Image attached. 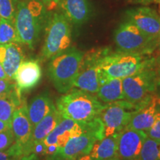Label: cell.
<instances>
[{
	"instance_id": "cell-1",
	"label": "cell",
	"mask_w": 160,
	"mask_h": 160,
	"mask_svg": "<svg viewBox=\"0 0 160 160\" xmlns=\"http://www.w3.org/2000/svg\"><path fill=\"white\" fill-rule=\"evenodd\" d=\"M46 8L39 0H25L18 4L14 25L19 43L33 49L44 25L48 23Z\"/></svg>"
},
{
	"instance_id": "cell-2",
	"label": "cell",
	"mask_w": 160,
	"mask_h": 160,
	"mask_svg": "<svg viewBox=\"0 0 160 160\" xmlns=\"http://www.w3.org/2000/svg\"><path fill=\"white\" fill-rule=\"evenodd\" d=\"M105 105L97 97L82 90H71L57 100L56 108L62 118L89 122L99 117Z\"/></svg>"
},
{
	"instance_id": "cell-3",
	"label": "cell",
	"mask_w": 160,
	"mask_h": 160,
	"mask_svg": "<svg viewBox=\"0 0 160 160\" xmlns=\"http://www.w3.org/2000/svg\"><path fill=\"white\" fill-rule=\"evenodd\" d=\"M84 56L83 52L77 48L70 47L50 59L48 74L58 92L66 93L73 88Z\"/></svg>"
},
{
	"instance_id": "cell-4",
	"label": "cell",
	"mask_w": 160,
	"mask_h": 160,
	"mask_svg": "<svg viewBox=\"0 0 160 160\" xmlns=\"http://www.w3.org/2000/svg\"><path fill=\"white\" fill-rule=\"evenodd\" d=\"M145 55L123 51L111 53L108 51L99 58L98 64L108 79L113 78L123 79L151 67L154 59Z\"/></svg>"
},
{
	"instance_id": "cell-5",
	"label": "cell",
	"mask_w": 160,
	"mask_h": 160,
	"mask_svg": "<svg viewBox=\"0 0 160 160\" xmlns=\"http://www.w3.org/2000/svg\"><path fill=\"white\" fill-rule=\"evenodd\" d=\"M99 125V117L89 122H77L66 118H62L55 128L42 142V153L45 156V158L50 157L58 149L63 147L71 138L95 128Z\"/></svg>"
},
{
	"instance_id": "cell-6",
	"label": "cell",
	"mask_w": 160,
	"mask_h": 160,
	"mask_svg": "<svg viewBox=\"0 0 160 160\" xmlns=\"http://www.w3.org/2000/svg\"><path fill=\"white\" fill-rule=\"evenodd\" d=\"M45 30L42 56L50 60L71 47V29L63 13H55L48 21Z\"/></svg>"
},
{
	"instance_id": "cell-7",
	"label": "cell",
	"mask_w": 160,
	"mask_h": 160,
	"mask_svg": "<svg viewBox=\"0 0 160 160\" xmlns=\"http://www.w3.org/2000/svg\"><path fill=\"white\" fill-rule=\"evenodd\" d=\"M116 45L120 51L148 54L154 50L158 39L145 35L131 22L121 23L113 36Z\"/></svg>"
},
{
	"instance_id": "cell-8",
	"label": "cell",
	"mask_w": 160,
	"mask_h": 160,
	"mask_svg": "<svg viewBox=\"0 0 160 160\" xmlns=\"http://www.w3.org/2000/svg\"><path fill=\"white\" fill-rule=\"evenodd\" d=\"M157 73L152 70L151 67L124 78V99L134 105L138 108L151 97V93L157 88Z\"/></svg>"
},
{
	"instance_id": "cell-9",
	"label": "cell",
	"mask_w": 160,
	"mask_h": 160,
	"mask_svg": "<svg viewBox=\"0 0 160 160\" xmlns=\"http://www.w3.org/2000/svg\"><path fill=\"white\" fill-rule=\"evenodd\" d=\"M136 109L137 108L134 105L125 99L105 105L99 115L103 138L123 131L128 125Z\"/></svg>"
},
{
	"instance_id": "cell-10",
	"label": "cell",
	"mask_w": 160,
	"mask_h": 160,
	"mask_svg": "<svg viewBox=\"0 0 160 160\" xmlns=\"http://www.w3.org/2000/svg\"><path fill=\"white\" fill-rule=\"evenodd\" d=\"M103 139L101 122L98 127L71 138L63 147L45 160H77L82 156L89 154L97 140Z\"/></svg>"
},
{
	"instance_id": "cell-11",
	"label": "cell",
	"mask_w": 160,
	"mask_h": 160,
	"mask_svg": "<svg viewBox=\"0 0 160 160\" xmlns=\"http://www.w3.org/2000/svg\"><path fill=\"white\" fill-rule=\"evenodd\" d=\"M107 51L108 50L105 49L88 56L85 60L83 58L79 72L73 83V88L90 93H97L100 86L108 80L98 64L99 58Z\"/></svg>"
},
{
	"instance_id": "cell-12",
	"label": "cell",
	"mask_w": 160,
	"mask_h": 160,
	"mask_svg": "<svg viewBox=\"0 0 160 160\" xmlns=\"http://www.w3.org/2000/svg\"><path fill=\"white\" fill-rule=\"evenodd\" d=\"M126 19L137 26L148 37L160 38V17L154 10L148 7H139L125 12Z\"/></svg>"
},
{
	"instance_id": "cell-13",
	"label": "cell",
	"mask_w": 160,
	"mask_h": 160,
	"mask_svg": "<svg viewBox=\"0 0 160 160\" xmlns=\"http://www.w3.org/2000/svg\"><path fill=\"white\" fill-rule=\"evenodd\" d=\"M11 128L14 137V144L19 150L21 155L24 156V151L31 139L33 131V126L29 119L28 104L25 99L13 112Z\"/></svg>"
},
{
	"instance_id": "cell-14",
	"label": "cell",
	"mask_w": 160,
	"mask_h": 160,
	"mask_svg": "<svg viewBox=\"0 0 160 160\" xmlns=\"http://www.w3.org/2000/svg\"><path fill=\"white\" fill-rule=\"evenodd\" d=\"M147 137L145 131L125 128L118 137V160H139Z\"/></svg>"
},
{
	"instance_id": "cell-15",
	"label": "cell",
	"mask_w": 160,
	"mask_h": 160,
	"mask_svg": "<svg viewBox=\"0 0 160 160\" xmlns=\"http://www.w3.org/2000/svg\"><path fill=\"white\" fill-rule=\"evenodd\" d=\"M62 118V115L55 106L48 114L33 127L31 139L24 151V156L31 153L37 154L38 152L42 153V142L55 128Z\"/></svg>"
},
{
	"instance_id": "cell-16",
	"label": "cell",
	"mask_w": 160,
	"mask_h": 160,
	"mask_svg": "<svg viewBox=\"0 0 160 160\" xmlns=\"http://www.w3.org/2000/svg\"><path fill=\"white\" fill-rule=\"evenodd\" d=\"M42 68L37 60L23 61L16 72L13 81L20 93L36 87L42 79Z\"/></svg>"
},
{
	"instance_id": "cell-17",
	"label": "cell",
	"mask_w": 160,
	"mask_h": 160,
	"mask_svg": "<svg viewBox=\"0 0 160 160\" xmlns=\"http://www.w3.org/2000/svg\"><path fill=\"white\" fill-rule=\"evenodd\" d=\"M159 105H160V98L151 96L135 110L126 128L147 131L153 122Z\"/></svg>"
},
{
	"instance_id": "cell-18",
	"label": "cell",
	"mask_w": 160,
	"mask_h": 160,
	"mask_svg": "<svg viewBox=\"0 0 160 160\" xmlns=\"http://www.w3.org/2000/svg\"><path fill=\"white\" fill-rule=\"evenodd\" d=\"M24 61V53L19 43L0 45V63L8 79L13 81L16 72Z\"/></svg>"
},
{
	"instance_id": "cell-19",
	"label": "cell",
	"mask_w": 160,
	"mask_h": 160,
	"mask_svg": "<svg viewBox=\"0 0 160 160\" xmlns=\"http://www.w3.org/2000/svg\"><path fill=\"white\" fill-rule=\"evenodd\" d=\"M61 8L69 22L76 25L85 23L91 14L88 0H61Z\"/></svg>"
},
{
	"instance_id": "cell-20",
	"label": "cell",
	"mask_w": 160,
	"mask_h": 160,
	"mask_svg": "<svg viewBox=\"0 0 160 160\" xmlns=\"http://www.w3.org/2000/svg\"><path fill=\"white\" fill-rule=\"evenodd\" d=\"M55 107L51 96L47 91L33 98L28 105V111L31 125L33 127L45 118Z\"/></svg>"
},
{
	"instance_id": "cell-21",
	"label": "cell",
	"mask_w": 160,
	"mask_h": 160,
	"mask_svg": "<svg viewBox=\"0 0 160 160\" xmlns=\"http://www.w3.org/2000/svg\"><path fill=\"white\" fill-rule=\"evenodd\" d=\"M119 133L97 140L89 155L97 160H118Z\"/></svg>"
},
{
	"instance_id": "cell-22",
	"label": "cell",
	"mask_w": 160,
	"mask_h": 160,
	"mask_svg": "<svg viewBox=\"0 0 160 160\" xmlns=\"http://www.w3.org/2000/svg\"><path fill=\"white\" fill-rule=\"evenodd\" d=\"M22 95V94L18 91L15 86L14 88L8 93L0 97V120L8 125L10 127L11 126L13 112L25 99Z\"/></svg>"
},
{
	"instance_id": "cell-23",
	"label": "cell",
	"mask_w": 160,
	"mask_h": 160,
	"mask_svg": "<svg viewBox=\"0 0 160 160\" xmlns=\"http://www.w3.org/2000/svg\"><path fill=\"white\" fill-rule=\"evenodd\" d=\"M98 99L105 103H112L123 100L124 92L122 87V79H108L100 86L97 92Z\"/></svg>"
},
{
	"instance_id": "cell-24",
	"label": "cell",
	"mask_w": 160,
	"mask_h": 160,
	"mask_svg": "<svg viewBox=\"0 0 160 160\" xmlns=\"http://www.w3.org/2000/svg\"><path fill=\"white\" fill-rule=\"evenodd\" d=\"M139 160H160V139L146 137L140 151Z\"/></svg>"
},
{
	"instance_id": "cell-25",
	"label": "cell",
	"mask_w": 160,
	"mask_h": 160,
	"mask_svg": "<svg viewBox=\"0 0 160 160\" xmlns=\"http://www.w3.org/2000/svg\"><path fill=\"white\" fill-rule=\"evenodd\" d=\"M12 42L19 43L14 22L0 18V45H6Z\"/></svg>"
},
{
	"instance_id": "cell-26",
	"label": "cell",
	"mask_w": 160,
	"mask_h": 160,
	"mask_svg": "<svg viewBox=\"0 0 160 160\" xmlns=\"http://www.w3.org/2000/svg\"><path fill=\"white\" fill-rule=\"evenodd\" d=\"M15 8L12 0H0V18L14 22Z\"/></svg>"
},
{
	"instance_id": "cell-27",
	"label": "cell",
	"mask_w": 160,
	"mask_h": 160,
	"mask_svg": "<svg viewBox=\"0 0 160 160\" xmlns=\"http://www.w3.org/2000/svg\"><path fill=\"white\" fill-rule=\"evenodd\" d=\"M145 133L148 137L152 139H160V105L158 106L154 120L151 127Z\"/></svg>"
},
{
	"instance_id": "cell-28",
	"label": "cell",
	"mask_w": 160,
	"mask_h": 160,
	"mask_svg": "<svg viewBox=\"0 0 160 160\" xmlns=\"http://www.w3.org/2000/svg\"><path fill=\"white\" fill-rule=\"evenodd\" d=\"M14 143V137L11 128L0 132V151L9 148Z\"/></svg>"
},
{
	"instance_id": "cell-29",
	"label": "cell",
	"mask_w": 160,
	"mask_h": 160,
	"mask_svg": "<svg viewBox=\"0 0 160 160\" xmlns=\"http://www.w3.org/2000/svg\"><path fill=\"white\" fill-rule=\"evenodd\" d=\"M22 157L19 150L14 143L9 148L5 151H0V160H14Z\"/></svg>"
},
{
	"instance_id": "cell-30",
	"label": "cell",
	"mask_w": 160,
	"mask_h": 160,
	"mask_svg": "<svg viewBox=\"0 0 160 160\" xmlns=\"http://www.w3.org/2000/svg\"><path fill=\"white\" fill-rule=\"evenodd\" d=\"M15 86V82H13L11 80L0 79V97L8 93Z\"/></svg>"
},
{
	"instance_id": "cell-31",
	"label": "cell",
	"mask_w": 160,
	"mask_h": 160,
	"mask_svg": "<svg viewBox=\"0 0 160 160\" xmlns=\"http://www.w3.org/2000/svg\"><path fill=\"white\" fill-rule=\"evenodd\" d=\"M45 7H47L48 9H53L55 6L58 5L60 0H42Z\"/></svg>"
},
{
	"instance_id": "cell-32",
	"label": "cell",
	"mask_w": 160,
	"mask_h": 160,
	"mask_svg": "<svg viewBox=\"0 0 160 160\" xmlns=\"http://www.w3.org/2000/svg\"><path fill=\"white\" fill-rule=\"evenodd\" d=\"M14 160H39V158L36 153H31L29 155L22 156V157H18Z\"/></svg>"
},
{
	"instance_id": "cell-33",
	"label": "cell",
	"mask_w": 160,
	"mask_h": 160,
	"mask_svg": "<svg viewBox=\"0 0 160 160\" xmlns=\"http://www.w3.org/2000/svg\"><path fill=\"white\" fill-rule=\"evenodd\" d=\"M10 128L11 127H10L8 125H7V124L4 122L0 120V132L5 131V130L8 129V128Z\"/></svg>"
},
{
	"instance_id": "cell-34",
	"label": "cell",
	"mask_w": 160,
	"mask_h": 160,
	"mask_svg": "<svg viewBox=\"0 0 160 160\" xmlns=\"http://www.w3.org/2000/svg\"><path fill=\"white\" fill-rule=\"evenodd\" d=\"M0 79H8L7 76H6L5 71L2 68V66L1 63H0Z\"/></svg>"
},
{
	"instance_id": "cell-35",
	"label": "cell",
	"mask_w": 160,
	"mask_h": 160,
	"mask_svg": "<svg viewBox=\"0 0 160 160\" xmlns=\"http://www.w3.org/2000/svg\"><path fill=\"white\" fill-rule=\"evenodd\" d=\"M77 160H97V159H93V158L91 157L89 154H86V155L82 156V157H80L79 158H78Z\"/></svg>"
},
{
	"instance_id": "cell-36",
	"label": "cell",
	"mask_w": 160,
	"mask_h": 160,
	"mask_svg": "<svg viewBox=\"0 0 160 160\" xmlns=\"http://www.w3.org/2000/svg\"><path fill=\"white\" fill-rule=\"evenodd\" d=\"M131 1L141 4H148L153 1H157V0H131Z\"/></svg>"
},
{
	"instance_id": "cell-37",
	"label": "cell",
	"mask_w": 160,
	"mask_h": 160,
	"mask_svg": "<svg viewBox=\"0 0 160 160\" xmlns=\"http://www.w3.org/2000/svg\"><path fill=\"white\" fill-rule=\"evenodd\" d=\"M156 90H157L159 91V93L160 94V78L157 79V88H156Z\"/></svg>"
},
{
	"instance_id": "cell-38",
	"label": "cell",
	"mask_w": 160,
	"mask_h": 160,
	"mask_svg": "<svg viewBox=\"0 0 160 160\" xmlns=\"http://www.w3.org/2000/svg\"><path fill=\"white\" fill-rule=\"evenodd\" d=\"M159 74L160 75V59H159Z\"/></svg>"
},
{
	"instance_id": "cell-39",
	"label": "cell",
	"mask_w": 160,
	"mask_h": 160,
	"mask_svg": "<svg viewBox=\"0 0 160 160\" xmlns=\"http://www.w3.org/2000/svg\"><path fill=\"white\" fill-rule=\"evenodd\" d=\"M159 39H160V38H159Z\"/></svg>"
},
{
	"instance_id": "cell-40",
	"label": "cell",
	"mask_w": 160,
	"mask_h": 160,
	"mask_svg": "<svg viewBox=\"0 0 160 160\" xmlns=\"http://www.w3.org/2000/svg\"><path fill=\"white\" fill-rule=\"evenodd\" d=\"M15 1H16V0H15Z\"/></svg>"
}]
</instances>
